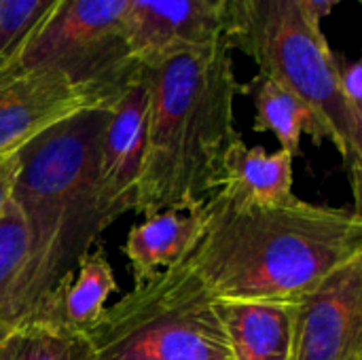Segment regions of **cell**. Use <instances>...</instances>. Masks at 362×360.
I'll use <instances>...</instances> for the list:
<instances>
[{
	"label": "cell",
	"mask_w": 362,
	"mask_h": 360,
	"mask_svg": "<svg viewBox=\"0 0 362 360\" xmlns=\"http://www.w3.org/2000/svg\"><path fill=\"white\" fill-rule=\"evenodd\" d=\"M206 229L191 263L216 301L297 303L362 257L361 210L299 197L255 206L221 193L206 202Z\"/></svg>",
	"instance_id": "6da1fadb"
},
{
	"label": "cell",
	"mask_w": 362,
	"mask_h": 360,
	"mask_svg": "<svg viewBox=\"0 0 362 360\" xmlns=\"http://www.w3.org/2000/svg\"><path fill=\"white\" fill-rule=\"evenodd\" d=\"M142 70L151 108L134 212L197 208L218 191L223 155L240 136L231 49L221 38L168 53Z\"/></svg>",
	"instance_id": "7a4b0ae2"
},
{
	"label": "cell",
	"mask_w": 362,
	"mask_h": 360,
	"mask_svg": "<svg viewBox=\"0 0 362 360\" xmlns=\"http://www.w3.org/2000/svg\"><path fill=\"white\" fill-rule=\"evenodd\" d=\"M108 110L78 112L19 149L11 202L25 223L28 261L11 303L8 331L34 316L106 229L95 191V151Z\"/></svg>",
	"instance_id": "3957f363"
},
{
	"label": "cell",
	"mask_w": 362,
	"mask_h": 360,
	"mask_svg": "<svg viewBox=\"0 0 362 360\" xmlns=\"http://www.w3.org/2000/svg\"><path fill=\"white\" fill-rule=\"evenodd\" d=\"M223 40L246 53L259 74L299 98L320 121L327 140L344 159L356 204H361L362 121L344 102L333 49L322 30L305 19L297 0H227Z\"/></svg>",
	"instance_id": "277c9868"
},
{
	"label": "cell",
	"mask_w": 362,
	"mask_h": 360,
	"mask_svg": "<svg viewBox=\"0 0 362 360\" xmlns=\"http://www.w3.org/2000/svg\"><path fill=\"white\" fill-rule=\"evenodd\" d=\"M85 339L93 360H231L218 301L191 257L136 284Z\"/></svg>",
	"instance_id": "5b68a950"
},
{
	"label": "cell",
	"mask_w": 362,
	"mask_h": 360,
	"mask_svg": "<svg viewBox=\"0 0 362 360\" xmlns=\"http://www.w3.org/2000/svg\"><path fill=\"white\" fill-rule=\"evenodd\" d=\"M140 68L127 38V0H62L0 68V76L57 72L72 83L121 95Z\"/></svg>",
	"instance_id": "8992f818"
},
{
	"label": "cell",
	"mask_w": 362,
	"mask_h": 360,
	"mask_svg": "<svg viewBox=\"0 0 362 360\" xmlns=\"http://www.w3.org/2000/svg\"><path fill=\"white\" fill-rule=\"evenodd\" d=\"M151 93L144 70L108 110L95 151V191L106 229L136 208L138 180L146 149Z\"/></svg>",
	"instance_id": "52a82bcc"
},
{
	"label": "cell",
	"mask_w": 362,
	"mask_h": 360,
	"mask_svg": "<svg viewBox=\"0 0 362 360\" xmlns=\"http://www.w3.org/2000/svg\"><path fill=\"white\" fill-rule=\"evenodd\" d=\"M121 95L72 83L57 72L0 76V157L17 153L49 127L78 112L112 108Z\"/></svg>",
	"instance_id": "ba28073f"
},
{
	"label": "cell",
	"mask_w": 362,
	"mask_h": 360,
	"mask_svg": "<svg viewBox=\"0 0 362 360\" xmlns=\"http://www.w3.org/2000/svg\"><path fill=\"white\" fill-rule=\"evenodd\" d=\"M356 354H362V257L295 303L293 335V360H350Z\"/></svg>",
	"instance_id": "9c48e42d"
},
{
	"label": "cell",
	"mask_w": 362,
	"mask_h": 360,
	"mask_svg": "<svg viewBox=\"0 0 362 360\" xmlns=\"http://www.w3.org/2000/svg\"><path fill=\"white\" fill-rule=\"evenodd\" d=\"M227 0H127V38L140 66L223 38Z\"/></svg>",
	"instance_id": "30bf717a"
},
{
	"label": "cell",
	"mask_w": 362,
	"mask_h": 360,
	"mask_svg": "<svg viewBox=\"0 0 362 360\" xmlns=\"http://www.w3.org/2000/svg\"><path fill=\"white\" fill-rule=\"evenodd\" d=\"M117 291L112 265L104 248L98 246L49 291L28 323L85 335L104 314L108 297Z\"/></svg>",
	"instance_id": "8fae6325"
},
{
	"label": "cell",
	"mask_w": 362,
	"mask_h": 360,
	"mask_svg": "<svg viewBox=\"0 0 362 360\" xmlns=\"http://www.w3.org/2000/svg\"><path fill=\"white\" fill-rule=\"evenodd\" d=\"M206 221L208 210L202 204L189 210H163L134 225L123 244L134 282H146L189 259L204 236Z\"/></svg>",
	"instance_id": "7c38bea8"
},
{
	"label": "cell",
	"mask_w": 362,
	"mask_h": 360,
	"mask_svg": "<svg viewBox=\"0 0 362 360\" xmlns=\"http://www.w3.org/2000/svg\"><path fill=\"white\" fill-rule=\"evenodd\" d=\"M231 360H293L295 303L218 301Z\"/></svg>",
	"instance_id": "4fadbf2b"
},
{
	"label": "cell",
	"mask_w": 362,
	"mask_h": 360,
	"mask_svg": "<svg viewBox=\"0 0 362 360\" xmlns=\"http://www.w3.org/2000/svg\"><path fill=\"white\" fill-rule=\"evenodd\" d=\"M293 157L286 151L267 153L248 146L238 136L225 151L218 172V191L238 204L274 206L297 197L293 193Z\"/></svg>",
	"instance_id": "5bb4252c"
},
{
	"label": "cell",
	"mask_w": 362,
	"mask_h": 360,
	"mask_svg": "<svg viewBox=\"0 0 362 360\" xmlns=\"http://www.w3.org/2000/svg\"><path fill=\"white\" fill-rule=\"evenodd\" d=\"M240 93L250 95L255 104V132H272L278 138L280 149L293 159L301 155L303 134H310L316 144L327 140L316 115L276 81L257 74L250 83L240 85Z\"/></svg>",
	"instance_id": "9a60e30c"
},
{
	"label": "cell",
	"mask_w": 362,
	"mask_h": 360,
	"mask_svg": "<svg viewBox=\"0 0 362 360\" xmlns=\"http://www.w3.org/2000/svg\"><path fill=\"white\" fill-rule=\"evenodd\" d=\"M0 360H93L83 333L25 323L0 337Z\"/></svg>",
	"instance_id": "2e32d148"
},
{
	"label": "cell",
	"mask_w": 362,
	"mask_h": 360,
	"mask_svg": "<svg viewBox=\"0 0 362 360\" xmlns=\"http://www.w3.org/2000/svg\"><path fill=\"white\" fill-rule=\"evenodd\" d=\"M28 261L25 223L13 202L0 214V337L8 331V314L15 291Z\"/></svg>",
	"instance_id": "e0dca14e"
},
{
	"label": "cell",
	"mask_w": 362,
	"mask_h": 360,
	"mask_svg": "<svg viewBox=\"0 0 362 360\" xmlns=\"http://www.w3.org/2000/svg\"><path fill=\"white\" fill-rule=\"evenodd\" d=\"M62 0H0V68L57 11Z\"/></svg>",
	"instance_id": "ac0fdd59"
},
{
	"label": "cell",
	"mask_w": 362,
	"mask_h": 360,
	"mask_svg": "<svg viewBox=\"0 0 362 360\" xmlns=\"http://www.w3.org/2000/svg\"><path fill=\"white\" fill-rule=\"evenodd\" d=\"M333 70L344 102L348 104L350 112L362 121V64L339 51H333Z\"/></svg>",
	"instance_id": "d6986e66"
},
{
	"label": "cell",
	"mask_w": 362,
	"mask_h": 360,
	"mask_svg": "<svg viewBox=\"0 0 362 360\" xmlns=\"http://www.w3.org/2000/svg\"><path fill=\"white\" fill-rule=\"evenodd\" d=\"M17 172H19V151L11 153V155H2L0 157V214L4 212V208L11 202Z\"/></svg>",
	"instance_id": "ffe728a7"
},
{
	"label": "cell",
	"mask_w": 362,
	"mask_h": 360,
	"mask_svg": "<svg viewBox=\"0 0 362 360\" xmlns=\"http://www.w3.org/2000/svg\"><path fill=\"white\" fill-rule=\"evenodd\" d=\"M297 2H299V6H301V11H303L305 19L310 21V25L316 28V30H322V28H320L322 19H325L327 15H331V11H333L341 0H297Z\"/></svg>",
	"instance_id": "44dd1931"
},
{
	"label": "cell",
	"mask_w": 362,
	"mask_h": 360,
	"mask_svg": "<svg viewBox=\"0 0 362 360\" xmlns=\"http://www.w3.org/2000/svg\"><path fill=\"white\" fill-rule=\"evenodd\" d=\"M350 360H362V354H356V356H352Z\"/></svg>",
	"instance_id": "7402d4cb"
}]
</instances>
